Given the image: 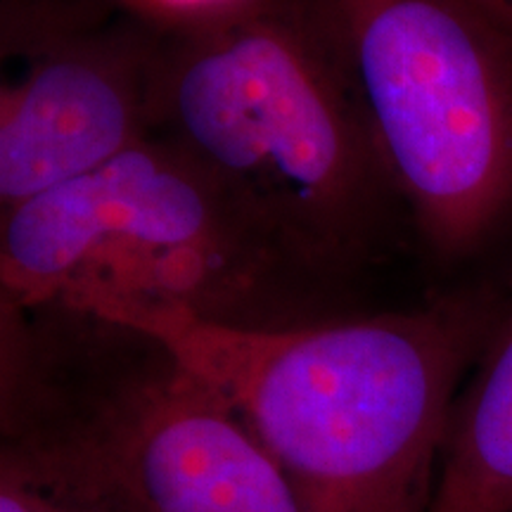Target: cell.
Segmentation results:
<instances>
[{"label": "cell", "instance_id": "1", "mask_svg": "<svg viewBox=\"0 0 512 512\" xmlns=\"http://www.w3.org/2000/svg\"><path fill=\"white\" fill-rule=\"evenodd\" d=\"M508 302L463 287L413 309L287 328L171 304L88 316L150 337L226 401L306 512H430L453 406Z\"/></svg>", "mask_w": 512, "mask_h": 512}, {"label": "cell", "instance_id": "2", "mask_svg": "<svg viewBox=\"0 0 512 512\" xmlns=\"http://www.w3.org/2000/svg\"><path fill=\"white\" fill-rule=\"evenodd\" d=\"M150 136L185 152L332 285L406 219L311 0L155 27Z\"/></svg>", "mask_w": 512, "mask_h": 512}, {"label": "cell", "instance_id": "3", "mask_svg": "<svg viewBox=\"0 0 512 512\" xmlns=\"http://www.w3.org/2000/svg\"><path fill=\"white\" fill-rule=\"evenodd\" d=\"M0 306L171 304L247 328L325 316L330 280L166 140L0 214Z\"/></svg>", "mask_w": 512, "mask_h": 512}, {"label": "cell", "instance_id": "4", "mask_svg": "<svg viewBox=\"0 0 512 512\" xmlns=\"http://www.w3.org/2000/svg\"><path fill=\"white\" fill-rule=\"evenodd\" d=\"M3 444L112 512H306L226 401L136 330L3 309Z\"/></svg>", "mask_w": 512, "mask_h": 512}, {"label": "cell", "instance_id": "5", "mask_svg": "<svg viewBox=\"0 0 512 512\" xmlns=\"http://www.w3.org/2000/svg\"><path fill=\"white\" fill-rule=\"evenodd\" d=\"M427 252L463 264L512 223V36L465 0H311Z\"/></svg>", "mask_w": 512, "mask_h": 512}, {"label": "cell", "instance_id": "6", "mask_svg": "<svg viewBox=\"0 0 512 512\" xmlns=\"http://www.w3.org/2000/svg\"><path fill=\"white\" fill-rule=\"evenodd\" d=\"M155 41L152 24L121 15L24 57L0 91V214L150 136Z\"/></svg>", "mask_w": 512, "mask_h": 512}, {"label": "cell", "instance_id": "7", "mask_svg": "<svg viewBox=\"0 0 512 512\" xmlns=\"http://www.w3.org/2000/svg\"><path fill=\"white\" fill-rule=\"evenodd\" d=\"M512 510V299L448 420L430 512Z\"/></svg>", "mask_w": 512, "mask_h": 512}, {"label": "cell", "instance_id": "8", "mask_svg": "<svg viewBox=\"0 0 512 512\" xmlns=\"http://www.w3.org/2000/svg\"><path fill=\"white\" fill-rule=\"evenodd\" d=\"M117 0H0L3 57H29L69 36L114 22ZM124 15V12H121Z\"/></svg>", "mask_w": 512, "mask_h": 512}, {"label": "cell", "instance_id": "9", "mask_svg": "<svg viewBox=\"0 0 512 512\" xmlns=\"http://www.w3.org/2000/svg\"><path fill=\"white\" fill-rule=\"evenodd\" d=\"M0 512H112L91 491L48 460L3 444Z\"/></svg>", "mask_w": 512, "mask_h": 512}, {"label": "cell", "instance_id": "10", "mask_svg": "<svg viewBox=\"0 0 512 512\" xmlns=\"http://www.w3.org/2000/svg\"><path fill=\"white\" fill-rule=\"evenodd\" d=\"M117 3L128 17H136L152 27H171V24L216 15L245 0H117Z\"/></svg>", "mask_w": 512, "mask_h": 512}, {"label": "cell", "instance_id": "11", "mask_svg": "<svg viewBox=\"0 0 512 512\" xmlns=\"http://www.w3.org/2000/svg\"><path fill=\"white\" fill-rule=\"evenodd\" d=\"M465 3L512 36V0H465Z\"/></svg>", "mask_w": 512, "mask_h": 512}, {"label": "cell", "instance_id": "12", "mask_svg": "<svg viewBox=\"0 0 512 512\" xmlns=\"http://www.w3.org/2000/svg\"><path fill=\"white\" fill-rule=\"evenodd\" d=\"M510 512H512V510H510Z\"/></svg>", "mask_w": 512, "mask_h": 512}]
</instances>
